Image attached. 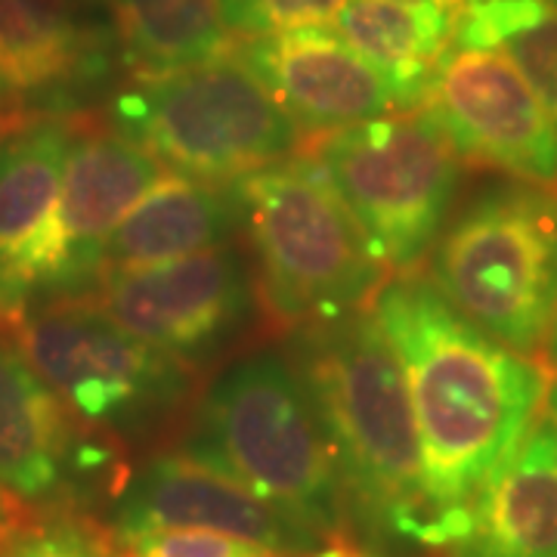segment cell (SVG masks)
Returning a JSON list of instances; mask_svg holds the SVG:
<instances>
[{"label": "cell", "mask_w": 557, "mask_h": 557, "mask_svg": "<svg viewBox=\"0 0 557 557\" xmlns=\"http://www.w3.org/2000/svg\"><path fill=\"white\" fill-rule=\"evenodd\" d=\"M152 530H218L288 557L313 552L322 542L307 523L186 453H164L143 465L115 502L112 536Z\"/></svg>", "instance_id": "13"}, {"label": "cell", "mask_w": 557, "mask_h": 557, "mask_svg": "<svg viewBox=\"0 0 557 557\" xmlns=\"http://www.w3.org/2000/svg\"><path fill=\"white\" fill-rule=\"evenodd\" d=\"M22 527V518H20V502L10 496L3 486H0V542L7 536H13L16 530Z\"/></svg>", "instance_id": "26"}, {"label": "cell", "mask_w": 557, "mask_h": 557, "mask_svg": "<svg viewBox=\"0 0 557 557\" xmlns=\"http://www.w3.org/2000/svg\"><path fill=\"white\" fill-rule=\"evenodd\" d=\"M25 357L72 416L90 428H124L171 412L189 391L180 359L121 329L97 300L57 298L16 322Z\"/></svg>", "instance_id": "8"}, {"label": "cell", "mask_w": 557, "mask_h": 557, "mask_svg": "<svg viewBox=\"0 0 557 557\" xmlns=\"http://www.w3.org/2000/svg\"><path fill=\"white\" fill-rule=\"evenodd\" d=\"M121 65L134 78H159L233 53L218 0H109Z\"/></svg>", "instance_id": "20"}, {"label": "cell", "mask_w": 557, "mask_h": 557, "mask_svg": "<svg viewBox=\"0 0 557 557\" xmlns=\"http://www.w3.org/2000/svg\"><path fill=\"white\" fill-rule=\"evenodd\" d=\"M106 465L81 437L72 409L40 379L16 335L0 329V486L22 505H47L75 474Z\"/></svg>", "instance_id": "16"}, {"label": "cell", "mask_w": 557, "mask_h": 557, "mask_svg": "<svg viewBox=\"0 0 557 557\" xmlns=\"http://www.w3.org/2000/svg\"><path fill=\"white\" fill-rule=\"evenodd\" d=\"M84 115H25L0 131V319L13 325L57 295L62 174Z\"/></svg>", "instance_id": "11"}, {"label": "cell", "mask_w": 557, "mask_h": 557, "mask_svg": "<svg viewBox=\"0 0 557 557\" xmlns=\"http://www.w3.org/2000/svg\"><path fill=\"white\" fill-rule=\"evenodd\" d=\"M161 177L164 168L146 146L121 134L115 124L102 127L84 115L62 174L57 298H78L81 292L100 285L109 236Z\"/></svg>", "instance_id": "15"}, {"label": "cell", "mask_w": 557, "mask_h": 557, "mask_svg": "<svg viewBox=\"0 0 557 557\" xmlns=\"http://www.w3.org/2000/svg\"><path fill=\"white\" fill-rule=\"evenodd\" d=\"M292 354L325 424L347 502L379 533L431 545L416 409L379 322L354 313L300 329Z\"/></svg>", "instance_id": "2"}, {"label": "cell", "mask_w": 557, "mask_h": 557, "mask_svg": "<svg viewBox=\"0 0 557 557\" xmlns=\"http://www.w3.org/2000/svg\"><path fill=\"white\" fill-rule=\"evenodd\" d=\"M0 53L25 115H84L121 65L109 0H0Z\"/></svg>", "instance_id": "12"}, {"label": "cell", "mask_w": 557, "mask_h": 557, "mask_svg": "<svg viewBox=\"0 0 557 557\" xmlns=\"http://www.w3.org/2000/svg\"><path fill=\"white\" fill-rule=\"evenodd\" d=\"M369 313L409 384L434 518L431 545L453 548L468 533L483 483L539 421L552 372L461 317L428 276L387 278Z\"/></svg>", "instance_id": "1"}, {"label": "cell", "mask_w": 557, "mask_h": 557, "mask_svg": "<svg viewBox=\"0 0 557 557\" xmlns=\"http://www.w3.org/2000/svg\"><path fill=\"white\" fill-rule=\"evenodd\" d=\"M25 119V106H22L20 90H16V81L10 75L3 53H0V131L13 127Z\"/></svg>", "instance_id": "25"}, {"label": "cell", "mask_w": 557, "mask_h": 557, "mask_svg": "<svg viewBox=\"0 0 557 557\" xmlns=\"http://www.w3.org/2000/svg\"><path fill=\"white\" fill-rule=\"evenodd\" d=\"M548 357H552V366H557V313L555 322H552V332H548Z\"/></svg>", "instance_id": "29"}, {"label": "cell", "mask_w": 557, "mask_h": 557, "mask_svg": "<svg viewBox=\"0 0 557 557\" xmlns=\"http://www.w3.org/2000/svg\"><path fill=\"white\" fill-rule=\"evenodd\" d=\"M453 557H557V431L545 416L471 505Z\"/></svg>", "instance_id": "17"}, {"label": "cell", "mask_w": 557, "mask_h": 557, "mask_svg": "<svg viewBox=\"0 0 557 557\" xmlns=\"http://www.w3.org/2000/svg\"><path fill=\"white\" fill-rule=\"evenodd\" d=\"M555 3H557V0H555Z\"/></svg>", "instance_id": "30"}, {"label": "cell", "mask_w": 557, "mask_h": 557, "mask_svg": "<svg viewBox=\"0 0 557 557\" xmlns=\"http://www.w3.org/2000/svg\"><path fill=\"white\" fill-rule=\"evenodd\" d=\"M313 156L362 230L369 251L412 273L443 233L461 156L424 109L350 124L313 143Z\"/></svg>", "instance_id": "7"}, {"label": "cell", "mask_w": 557, "mask_h": 557, "mask_svg": "<svg viewBox=\"0 0 557 557\" xmlns=\"http://www.w3.org/2000/svg\"><path fill=\"white\" fill-rule=\"evenodd\" d=\"M332 22L341 38L391 81L399 112L421 106L431 75L456 35V16L449 10L412 0H347Z\"/></svg>", "instance_id": "19"}, {"label": "cell", "mask_w": 557, "mask_h": 557, "mask_svg": "<svg viewBox=\"0 0 557 557\" xmlns=\"http://www.w3.org/2000/svg\"><path fill=\"white\" fill-rule=\"evenodd\" d=\"M115 539V557H288L251 539L218 530H152Z\"/></svg>", "instance_id": "22"}, {"label": "cell", "mask_w": 557, "mask_h": 557, "mask_svg": "<svg viewBox=\"0 0 557 557\" xmlns=\"http://www.w3.org/2000/svg\"><path fill=\"white\" fill-rule=\"evenodd\" d=\"M428 278L461 317L533 357L557 313V189L505 180L446 223Z\"/></svg>", "instance_id": "5"}, {"label": "cell", "mask_w": 557, "mask_h": 557, "mask_svg": "<svg viewBox=\"0 0 557 557\" xmlns=\"http://www.w3.org/2000/svg\"><path fill=\"white\" fill-rule=\"evenodd\" d=\"M304 134H332L399 112L397 90L350 44L319 25L233 44Z\"/></svg>", "instance_id": "14"}, {"label": "cell", "mask_w": 557, "mask_h": 557, "mask_svg": "<svg viewBox=\"0 0 557 557\" xmlns=\"http://www.w3.org/2000/svg\"><path fill=\"white\" fill-rule=\"evenodd\" d=\"M0 557H115V539L87 520L60 515L20 527L0 542Z\"/></svg>", "instance_id": "24"}, {"label": "cell", "mask_w": 557, "mask_h": 557, "mask_svg": "<svg viewBox=\"0 0 557 557\" xmlns=\"http://www.w3.org/2000/svg\"><path fill=\"white\" fill-rule=\"evenodd\" d=\"M545 418L555 424V431H557V375H552V384H548V397H545Z\"/></svg>", "instance_id": "27"}, {"label": "cell", "mask_w": 557, "mask_h": 557, "mask_svg": "<svg viewBox=\"0 0 557 557\" xmlns=\"http://www.w3.org/2000/svg\"><path fill=\"white\" fill-rule=\"evenodd\" d=\"M453 44L508 53L557 124L555 0H474L456 20Z\"/></svg>", "instance_id": "21"}, {"label": "cell", "mask_w": 557, "mask_h": 557, "mask_svg": "<svg viewBox=\"0 0 557 557\" xmlns=\"http://www.w3.org/2000/svg\"><path fill=\"white\" fill-rule=\"evenodd\" d=\"M183 453L218 468L322 539L344 527V486L325 424L295 359L260 350L199 399Z\"/></svg>", "instance_id": "3"}, {"label": "cell", "mask_w": 557, "mask_h": 557, "mask_svg": "<svg viewBox=\"0 0 557 557\" xmlns=\"http://www.w3.org/2000/svg\"><path fill=\"white\" fill-rule=\"evenodd\" d=\"M233 189L258 258L260 298L278 325L300 332L372 307L387 267L313 152L236 180Z\"/></svg>", "instance_id": "4"}, {"label": "cell", "mask_w": 557, "mask_h": 557, "mask_svg": "<svg viewBox=\"0 0 557 557\" xmlns=\"http://www.w3.org/2000/svg\"><path fill=\"white\" fill-rule=\"evenodd\" d=\"M109 124L171 171L220 186L295 159L307 137L236 53L134 78L109 102Z\"/></svg>", "instance_id": "6"}, {"label": "cell", "mask_w": 557, "mask_h": 557, "mask_svg": "<svg viewBox=\"0 0 557 557\" xmlns=\"http://www.w3.org/2000/svg\"><path fill=\"white\" fill-rule=\"evenodd\" d=\"M347 0H218L220 20L236 38H263L335 20Z\"/></svg>", "instance_id": "23"}, {"label": "cell", "mask_w": 557, "mask_h": 557, "mask_svg": "<svg viewBox=\"0 0 557 557\" xmlns=\"http://www.w3.org/2000/svg\"><path fill=\"white\" fill-rule=\"evenodd\" d=\"M97 288L102 313L180 362L218 354L255 304L248 260L226 242L159 267L112 273Z\"/></svg>", "instance_id": "10"}, {"label": "cell", "mask_w": 557, "mask_h": 557, "mask_svg": "<svg viewBox=\"0 0 557 557\" xmlns=\"http://www.w3.org/2000/svg\"><path fill=\"white\" fill-rule=\"evenodd\" d=\"M239 226L242 205L233 183H205L177 171L164 174L109 236L100 282L112 273L159 267L223 245Z\"/></svg>", "instance_id": "18"}, {"label": "cell", "mask_w": 557, "mask_h": 557, "mask_svg": "<svg viewBox=\"0 0 557 557\" xmlns=\"http://www.w3.org/2000/svg\"><path fill=\"white\" fill-rule=\"evenodd\" d=\"M418 109L465 161L557 189V124L508 53L453 44Z\"/></svg>", "instance_id": "9"}, {"label": "cell", "mask_w": 557, "mask_h": 557, "mask_svg": "<svg viewBox=\"0 0 557 557\" xmlns=\"http://www.w3.org/2000/svg\"><path fill=\"white\" fill-rule=\"evenodd\" d=\"M412 3H437V7L449 10V13H453V16L458 20V16H461V13H465V10H468L474 0H412Z\"/></svg>", "instance_id": "28"}]
</instances>
